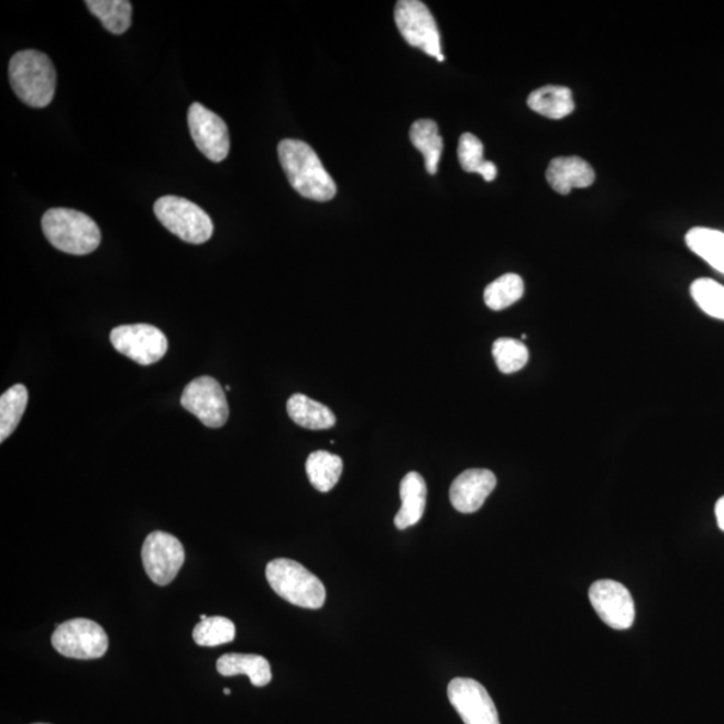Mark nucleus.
Returning <instances> with one entry per match:
<instances>
[{
    "label": "nucleus",
    "mask_w": 724,
    "mask_h": 724,
    "mask_svg": "<svg viewBox=\"0 0 724 724\" xmlns=\"http://www.w3.org/2000/svg\"><path fill=\"white\" fill-rule=\"evenodd\" d=\"M266 577L273 591L293 605L320 610L327 600L321 580L296 561L278 558L270 562Z\"/></svg>",
    "instance_id": "4"
},
{
    "label": "nucleus",
    "mask_w": 724,
    "mask_h": 724,
    "mask_svg": "<svg viewBox=\"0 0 724 724\" xmlns=\"http://www.w3.org/2000/svg\"><path fill=\"white\" fill-rule=\"evenodd\" d=\"M52 644L58 654L72 659H100L107 654V632L88 618L67 619L55 625Z\"/></svg>",
    "instance_id": "6"
},
{
    "label": "nucleus",
    "mask_w": 724,
    "mask_h": 724,
    "mask_svg": "<svg viewBox=\"0 0 724 724\" xmlns=\"http://www.w3.org/2000/svg\"><path fill=\"white\" fill-rule=\"evenodd\" d=\"M188 127L196 149L208 161L223 162L230 152V132L222 118L199 102L188 110Z\"/></svg>",
    "instance_id": "11"
},
{
    "label": "nucleus",
    "mask_w": 724,
    "mask_h": 724,
    "mask_svg": "<svg viewBox=\"0 0 724 724\" xmlns=\"http://www.w3.org/2000/svg\"><path fill=\"white\" fill-rule=\"evenodd\" d=\"M493 355L502 373L511 374L523 370L529 361V351L524 342L514 339H500L494 342Z\"/></svg>",
    "instance_id": "29"
},
{
    "label": "nucleus",
    "mask_w": 724,
    "mask_h": 724,
    "mask_svg": "<svg viewBox=\"0 0 724 724\" xmlns=\"http://www.w3.org/2000/svg\"><path fill=\"white\" fill-rule=\"evenodd\" d=\"M42 230L48 242L63 253L88 255L101 243L100 227L84 212L69 208H52L42 218Z\"/></svg>",
    "instance_id": "3"
},
{
    "label": "nucleus",
    "mask_w": 724,
    "mask_h": 724,
    "mask_svg": "<svg viewBox=\"0 0 724 724\" xmlns=\"http://www.w3.org/2000/svg\"><path fill=\"white\" fill-rule=\"evenodd\" d=\"M180 403L208 428L223 427L229 419L226 392L213 377L195 379L184 388Z\"/></svg>",
    "instance_id": "9"
},
{
    "label": "nucleus",
    "mask_w": 724,
    "mask_h": 724,
    "mask_svg": "<svg viewBox=\"0 0 724 724\" xmlns=\"http://www.w3.org/2000/svg\"><path fill=\"white\" fill-rule=\"evenodd\" d=\"M278 156L288 183L300 196L316 201L334 198L336 183L309 144L294 139L282 140Z\"/></svg>",
    "instance_id": "1"
},
{
    "label": "nucleus",
    "mask_w": 724,
    "mask_h": 724,
    "mask_svg": "<svg viewBox=\"0 0 724 724\" xmlns=\"http://www.w3.org/2000/svg\"><path fill=\"white\" fill-rule=\"evenodd\" d=\"M691 296L705 315L724 321V286L714 279L701 278L691 285Z\"/></svg>",
    "instance_id": "28"
},
{
    "label": "nucleus",
    "mask_w": 724,
    "mask_h": 724,
    "mask_svg": "<svg viewBox=\"0 0 724 724\" xmlns=\"http://www.w3.org/2000/svg\"><path fill=\"white\" fill-rule=\"evenodd\" d=\"M546 179L556 193L568 195L573 188L591 187L596 175L591 164L580 157H557L549 164Z\"/></svg>",
    "instance_id": "15"
},
{
    "label": "nucleus",
    "mask_w": 724,
    "mask_h": 724,
    "mask_svg": "<svg viewBox=\"0 0 724 724\" xmlns=\"http://www.w3.org/2000/svg\"><path fill=\"white\" fill-rule=\"evenodd\" d=\"M29 392L26 386L17 384L0 397V441L15 431L24 410L28 408Z\"/></svg>",
    "instance_id": "25"
},
{
    "label": "nucleus",
    "mask_w": 724,
    "mask_h": 724,
    "mask_svg": "<svg viewBox=\"0 0 724 724\" xmlns=\"http://www.w3.org/2000/svg\"><path fill=\"white\" fill-rule=\"evenodd\" d=\"M395 21L398 32L410 46L443 63L437 22L425 3L419 0H401L396 4Z\"/></svg>",
    "instance_id": "7"
},
{
    "label": "nucleus",
    "mask_w": 724,
    "mask_h": 724,
    "mask_svg": "<svg viewBox=\"0 0 724 724\" xmlns=\"http://www.w3.org/2000/svg\"><path fill=\"white\" fill-rule=\"evenodd\" d=\"M193 636L200 647L222 646L235 639V625L230 618L208 617L196 625Z\"/></svg>",
    "instance_id": "27"
},
{
    "label": "nucleus",
    "mask_w": 724,
    "mask_h": 724,
    "mask_svg": "<svg viewBox=\"0 0 724 724\" xmlns=\"http://www.w3.org/2000/svg\"><path fill=\"white\" fill-rule=\"evenodd\" d=\"M217 670L222 677L245 674L255 687H265L272 682V667L260 655L226 654L217 662Z\"/></svg>",
    "instance_id": "17"
},
{
    "label": "nucleus",
    "mask_w": 724,
    "mask_h": 724,
    "mask_svg": "<svg viewBox=\"0 0 724 724\" xmlns=\"http://www.w3.org/2000/svg\"><path fill=\"white\" fill-rule=\"evenodd\" d=\"M35 724H45V723H35Z\"/></svg>",
    "instance_id": "34"
},
{
    "label": "nucleus",
    "mask_w": 724,
    "mask_h": 724,
    "mask_svg": "<svg viewBox=\"0 0 724 724\" xmlns=\"http://www.w3.org/2000/svg\"><path fill=\"white\" fill-rule=\"evenodd\" d=\"M495 486L496 476L494 472L484 469L464 471L452 483L450 490L452 506L459 513H475L480 511Z\"/></svg>",
    "instance_id": "14"
},
{
    "label": "nucleus",
    "mask_w": 724,
    "mask_h": 724,
    "mask_svg": "<svg viewBox=\"0 0 724 724\" xmlns=\"http://www.w3.org/2000/svg\"><path fill=\"white\" fill-rule=\"evenodd\" d=\"M9 78L18 98L32 108L51 106L57 86V73L45 53L23 51L11 58Z\"/></svg>",
    "instance_id": "2"
},
{
    "label": "nucleus",
    "mask_w": 724,
    "mask_h": 724,
    "mask_svg": "<svg viewBox=\"0 0 724 724\" xmlns=\"http://www.w3.org/2000/svg\"><path fill=\"white\" fill-rule=\"evenodd\" d=\"M342 459L328 451L312 452L306 460V474L321 493H329L339 483L342 474Z\"/></svg>",
    "instance_id": "22"
},
{
    "label": "nucleus",
    "mask_w": 724,
    "mask_h": 724,
    "mask_svg": "<svg viewBox=\"0 0 724 724\" xmlns=\"http://www.w3.org/2000/svg\"><path fill=\"white\" fill-rule=\"evenodd\" d=\"M85 4L109 33L121 35L131 28L132 3L128 0H88Z\"/></svg>",
    "instance_id": "23"
},
{
    "label": "nucleus",
    "mask_w": 724,
    "mask_h": 724,
    "mask_svg": "<svg viewBox=\"0 0 724 724\" xmlns=\"http://www.w3.org/2000/svg\"><path fill=\"white\" fill-rule=\"evenodd\" d=\"M110 342L121 354L140 365L149 366L161 361L168 351V339L152 325H122L110 333Z\"/></svg>",
    "instance_id": "8"
},
{
    "label": "nucleus",
    "mask_w": 724,
    "mask_h": 724,
    "mask_svg": "<svg viewBox=\"0 0 724 724\" xmlns=\"http://www.w3.org/2000/svg\"><path fill=\"white\" fill-rule=\"evenodd\" d=\"M525 293L523 278L517 274H505L498 279L491 282L484 290V303L491 310L507 309L508 306L518 303Z\"/></svg>",
    "instance_id": "26"
},
{
    "label": "nucleus",
    "mask_w": 724,
    "mask_h": 724,
    "mask_svg": "<svg viewBox=\"0 0 724 724\" xmlns=\"http://www.w3.org/2000/svg\"><path fill=\"white\" fill-rule=\"evenodd\" d=\"M207 618H208V617H207L206 615H201V616H200V622H202V619H207Z\"/></svg>",
    "instance_id": "32"
},
{
    "label": "nucleus",
    "mask_w": 724,
    "mask_h": 724,
    "mask_svg": "<svg viewBox=\"0 0 724 724\" xmlns=\"http://www.w3.org/2000/svg\"><path fill=\"white\" fill-rule=\"evenodd\" d=\"M527 106L545 118L561 120L574 110L572 90L564 86H544V88L533 91L527 98Z\"/></svg>",
    "instance_id": "18"
},
{
    "label": "nucleus",
    "mask_w": 724,
    "mask_h": 724,
    "mask_svg": "<svg viewBox=\"0 0 724 724\" xmlns=\"http://www.w3.org/2000/svg\"><path fill=\"white\" fill-rule=\"evenodd\" d=\"M458 157L460 165L470 174H480L484 180L494 182L498 169L493 162L484 161L482 141L472 133H464L459 140Z\"/></svg>",
    "instance_id": "24"
},
{
    "label": "nucleus",
    "mask_w": 724,
    "mask_h": 724,
    "mask_svg": "<svg viewBox=\"0 0 724 724\" xmlns=\"http://www.w3.org/2000/svg\"><path fill=\"white\" fill-rule=\"evenodd\" d=\"M448 699L464 724H501L493 699L474 679H453L448 685Z\"/></svg>",
    "instance_id": "13"
},
{
    "label": "nucleus",
    "mask_w": 724,
    "mask_h": 724,
    "mask_svg": "<svg viewBox=\"0 0 724 724\" xmlns=\"http://www.w3.org/2000/svg\"><path fill=\"white\" fill-rule=\"evenodd\" d=\"M287 413L296 425L308 429H329L336 425V416L321 403L303 394L293 395L287 402Z\"/></svg>",
    "instance_id": "19"
},
{
    "label": "nucleus",
    "mask_w": 724,
    "mask_h": 724,
    "mask_svg": "<svg viewBox=\"0 0 724 724\" xmlns=\"http://www.w3.org/2000/svg\"><path fill=\"white\" fill-rule=\"evenodd\" d=\"M715 515H716L717 526H720V529L724 531V496H722V498L716 502Z\"/></svg>",
    "instance_id": "30"
},
{
    "label": "nucleus",
    "mask_w": 724,
    "mask_h": 724,
    "mask_svg": "<svg viewBox=\"0 0 724 724\" xmlns=\"http://www.w3.org/2000/svg\"><path fill=\"white\" fill-rule=\"evenodd\" d=\"M594 611L606 625L629 629L635 622V603L627 588L613 580H600L589 589Z\"/></svg>",
    "instance_id": "12"
},
{
    "label": "nucleus",
    "mask_w": 724,
    "mask_h": 724,
    "mask_svg": "<svg viewBox=\"0 0 724 724\" xmlns=\"http://www.w3.org/2000/svg\"><path fill=\"white\" fill-rule=\"evenodd\" d=\"M685 243L696 255L724 274V232L695 227L687 232Z\"/></svg>",
    "instance_id": "21"
},
{
    "label": "nucleus",
    "mask_w": 724,
    "mask_h": 724,
    "mask_svg": "<svg viewBox=\"0 0 724 724\" xmlns=\"http://www.w3.org/2000/svg\"><path fill=\"white\" fill-rule=\"evenodd\" d=\"M230 390H231L230 385H227L226 388H224V391H230Z\"/></svg>",
    "instance_id": "33"
},
{
    "label": "nucleus",
    "mask_w": 724,
    "mask_h": 724,
    "mask_svg": "<svg viewBox=\"0 0 724 724\" xmlns=\"http://www.w3.org/2000/svg\"><path fill=\"white\" fill-rule=\"evenodd\" d=\"M409 138L415 149L420 151L423 157H425L428 174L437 175L441 152L445 149L437 122L432 120L414 122L410 127Z\"/></svg>",
    "instance_id": "20"
},
{
    "label": "nucleus",
    "mask_w": 724,
    "mask_h": 724,
    "mask_svg": "<svg viewBox=\"0 0 724 724\" xmlns=\"http://www.w3.org/2000/svg\"><path fill=\"white\" fill-rule=\"evenodd\" d=\"M153 211L165 229L184 242L202 244L212 238L210 215L188 199L163 196L153 206Z\"/></svg>",
    "instance_id": "5"
},
{
    "label": "nucleus",
    "mask_w": 724,
    "mask_h": 724,
    "mask_svg": "<svg viewBox=\"0 0 724 724\" xmlns=\"http://www.w3.org/2000/svg\"><path fill=\"white\" fill-rule=\"evenodd\" d=\"M402 508L398 511L395 525L398 530L415 526L425 515L427 503V484L417 472H409L401 484Z\"/></svg>",
    "instance_id": "16"
},
{
    "label": "nucleus",
    "mask_w": 724,
    "mask_h": 724,
    "mask_svg": "<svg viewBox=\"0 0 724 724\" xmlns=\"http://www.w3.org/2000/svg\"><path fill=\"white\" fill-rule=\"evenodd\" d=\"M144 569L156 585L165 586L180 572L186 553L179 539L172 534L153 531L141 550Z\"/></svg>",
    "instance_id": "10"
},
{
    "label": "nucleus",
    "mask_w": 724,
    "mask_h": 724,
    "mask_svg": "<svg viewBox=\"0 0 724 724\" xmlns=\"http://www.w3.org/2000/svg\"><path fill=\"white\" fill-rule=\"evenodd\" d=\"M223 692L226 693V695H230V693H231V690H230V689H224V691H223Z\"/></svg>",
    "instance_id": "31"
}]
</instances>
